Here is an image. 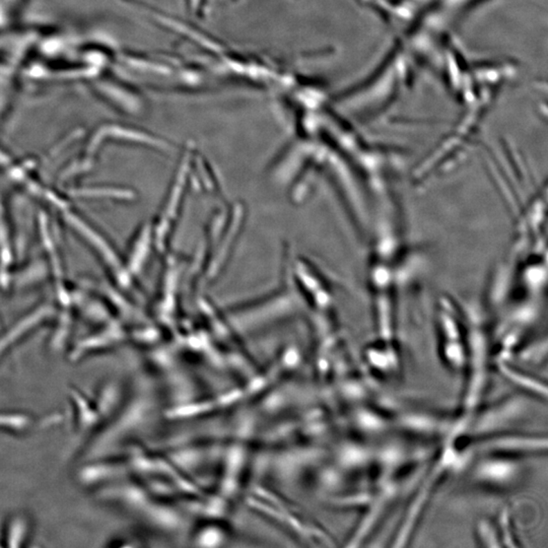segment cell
Masks as SVG:
<instances>
[{"label":"cell","mask_w":548,"mask_h":548,"mask_svg":"<svg viewBox=\"0 0 548 548\" xmlns=\"http://www.w3.org/2000/svg\"><path fill=\"white\" fill-rule=\"evenodd\" d=\"M49 314L50 309L47 307H42L17 323L14 329L10 330L6 336H3V338L0 339V356L2 354V351L8 349L10 343H14L19 338V336L29 331L30 328H32L33 326L38 325V323L41 322L40 320L49 316Z\"/></svg>","instance_id":"6da1fadb"},{"label":"cell","mask_w":548,"mask_h":548,"mask_svg":"<svg viewBox=\"0 0 548 548\" xmlns=\"http://www.w3.org/2000/svg\"><path fill=\"white\" fill-rule=\"evenodd\" d=\"M30 531L28 520L24 517L12 518L8 523L6 540L10 542V547H19L23 541H26Z\"/></svg>","instance_id":"7a4b0ae2"}]
</instances>
